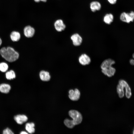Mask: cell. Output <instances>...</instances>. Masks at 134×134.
<instances>
[{"instance_id": "6da1fadb", "label": "cell", "mask_w": 134, "mask_h": 134, "mask_svg": "<svg viewBox=\"0 0 134 134\" xmlns=\"http://www.w3.org/2000/svg\"><path fill=\"white\" fill-rule=\"evenodd\" d=\"M115 62L111 58H108L104 60L101 64L100 68L102 72L109 77L113 76L116 72V69L112 66Z\"/></svg>"}, {"instance_id": "7a4b0ae2", "label": "cell", "mask_w": 134, "mask_h": 134, "mask_svg": "<svg viewBox=\"0 0 134 134\" xmlns=\"http://www.w3.org/2000/svg\"><path fill=\"white\" fill-rule=\"evenodd\" d=\"M68 113L73 119L70 120L66 119L64 120V124L67 128H73L75 125H78L81 122L82 117L81 113L79 111L75 110H71L69 111Z\"/></svg>"}, {"instance_id": "3957f363", "label": "cell", "mask_w": 134, "mask_h": 134, "mask_svg": "<svg viewBox=\"0 0 134 134\" xmlns=\"http://www.w3.org/2000/svg\"><path fill=\"white\" fill-rule=\"evenodd\" d=\"M0 54L3 58L9 62L15 61L19 56L18 53L10 47L2 48L0 50Z\"/></svg>"}, {"instance_id": "277c9868", "label": "cell", "mask_w": 134, "mask_h": 134, "mask_svg": "<svg viewBox=\"0 0 134 134\" xmlns=\"http://www.w3.org/2000/svg\"><path fill=\"white\" fill-rule=\"evenodd\" d=\"M120 19L122 21L126 23L132 22L134 19V12L133 11L129 13L123 12L121 14Z\"/></svg>"}, {"instance_id": "5b68a950", "label": "cell", "mask_w": 134, "mask_h": 134, "mask_svg": "<svg viewBox=\"0 0 134 134\" xmlns=\"http://www.w3.org/2000/svg\"><path fill=\"white\" fill-rule=\"evenodd\" d=\"M127 83L126 81L123 79H120L119 81L117 87V90L119 96L120 98L124 96V89Z\"/></svg>"}, {"instance_id": "8992f818", "label": "cell", "mask_w": 134, "mask_h": 134, "mask_svg": "<svg viewBox=\"0 0 134 134\" xmlns=\"http://www.w3.org/2000/svg\"><path fill=\"white\" fill-rule=\"evenodd\" d=\"M78 61L80 64L83 66L89 65L91 62L90 57L85 53L82 54L79 57Z\"/></svg>"}, {"instance_id": "52a82bcc", "label": "cell", "mask_w": 134, "mask_h": 134, "mask_svg": "<svg viewBox=\"0 0 134 134\" xmlns=\"http://www.w3.org/2000/svg\"><path fill=\"white\" fill-rule=\"evenodd\" d=\"M80 95V92L77 89H75L74 90H70L69 91V97L72 100H77L79 99Z\"/></svg>"}, {"instance_id": "ba28073f", "label": "cell", "mask_w": 134, "mask_h": 134, "mask_svg": "<svg viewBox=\"0 0 134 134\" xmlns=\"http://www.w3.org/2000/svg\"><path fill=\"white\" fill-rule=\"evenodd\" d=\"M73 45L75 46L80 45L82 43V38L78 34L75 33L73 34L71 37Z\"/></svg>"}, {"instance_id": "9c48e42d", "label": "cell", "mask_w": 134, "mask_h": 134, "mask_svg": "<svg viewBox=\"0 0 134 134\" xmlns=\"http://www.w3.org/2000/svg\"><path fill=\"white\" fill-rule=\"evenodd\" d=\"M35 32L34 28L30 26H26L24 29V34L25 36L28 38L32 37L34 35Z\"/></svg>"}, {"instance_id": "30bf717a", "label": "cell", "mask_w": 134, "mask_h": 134, "mask_svg": "<svg viewBox=\"0 0 134 134\" xmlns=\"http://www.w3.org/2000/svg\"><path fill=\"white\" fill-rule=\"evenodd\" d=\"M54 26L56 30L59 32L64 30L66 27L63 21L61 19L56 20L54 23Z\"/></svg>"}, {"instance_id": "8fae6325", "label": "cell", "mask_w": 134, "mask_h": 134, "mask_svg": "<svg viewBox=\"0 0 134 134\" xmlns=\"http://www.w3.org/2000/svg\"><path fill=\"white\" fill-rule=\"evenodd\" d=\"M15 121L18 124H22L26 122L28 118L24 115H18L15 116L14 117Z\"/></svg>"}, {"instance_id": "7c38bea8", "label": "cell", "mask_w": 134, "mask_h": 134, "mask_svg": "<svg viewBox=\"0 0 134 134\" xmlns=\"http://www.w3.org/2000/svg\"><path fill=\"white\" fill-rule=\"evenodd\" d=\"M39 75L40 79L44 81H48L51 78L49 72L45 70L41 71L39 73Z\"/></svg>"}, {"instance_id": "4fadbf2b", "label": "cell", "mask_w": 134, "mask_h": 134, "mask_svg": "<svg viewBox=\"0 0 134 134\" xmlns=\"http://www.w3.org/2000/svg\"><path fill=\"white\" fill-rule=\"evenodd\" d=\"M90 7L91 11L95 12L99 10L101 8V5L100 3L98 1H94L90 3Z\"/></svg>"}, {"instance_id": "5bb4252c", "label": "cell", "mask_w": 134, "mask_h": 134, "mask_svg": "<svg viewBox=\"0 0 134 134\" xmlns=\"http://www.w3.org/2000/svg\"><path fill=\"white\" fill-rule=\"evenodd\" d=\"M114 17L113 15L111 13L106 14L103 18V21L106 24L109 25L113 21Z\"/></svg>"}, {"instance_id": "9a60e30c", "label": "cell", "mask_w": 134, "mask_h": 134, "mask_svg": "<svg viewBox=\"0 0 134 134\" xmlns=\"http://www.w3.org/2000/svg\"><path fill=\"white\" fill-rule=\"evenodd\" d=\"M11 89L10 86L8 84L3 83L0 85V91L3 93H8Z\"/></svg>"}, {"instance_id": "2e32d148", "label": "cell", "mask_w": 134, "mask_h": 134, "mask_svg": "<svg viewBox=\"0 0 134 134\" xmlns=\"http://www.w3.org/2000/svg\"><path fill=\"white\" fill-rule=\"evenodd\" d=\"M20 34L18 32L13 31L10 34L11 39L13 41L16 42L18 41L20 39Z\"/></svg>"}, {"instance_id": "e0dca14e", "label": "cell", "mask_w": 134, "mask_h": 134, "mask_svg": "<svg viewBox=\"0 0 134 134\" xmlns=\"http://www.w3.org/2000/svg\"><path fill=\"white\" fill-rule=\"evenodd\" d=\"M34 124L33 122L27 123L25 126V129L26 131L30 134H33L35 132Z\"/></svg>"}, {"instance_id": "ac0fdd59", "label": "cell", "mask_w": 134, "mask_h": 134, "mask_svg": "<svg viewBox=\"0 0 134 134\" xmlns=\"http://www.w3.org/2000/svg\"><path fill=\"white\" fill-rule=\"evenodd\" d=\"M5 76L7 79L10 80L15 78L16 77V75L13 70H10L6 72Z\"/></svg>"}, {"instance_id": "d6986e66", "label": "cell", "mask_w": 134, "mask_h": 134, "mask_svg": "<svg viewBox=\"0 0 134 134\" xmlns=\"http://www.w3.org/2000/svg\"><path fill=\"white\" fill-rule=\"evenodd\" d=\"M8 66L5 63L2 62L0 63V71L2 72H5L8 70Z\"/></svg>"}, {"instance_id": "ffe728a7", "label": "cell", "mask_w": 134, "mask_h": 134, "mask_svg": "<svg viewBox=\"0 0 134 134\" xmlns=\"http://www.w3.org/2000/svg\"><path fill=\"white\" fill-rule=\"evenodd\" d=\"M3 134H13L14 133L10 129L7 128L3 130Z\"/></svg>"}, {"instance_id": "44dd1931", "label": "cell", "mask_w": 134, "mask_h": 134, "mask_svg": "<svg viewBox=\"0 0 134 134\" xmlns=\"http://www.w3.org/2000/svg\"><path fill=\"white\" fill-rule=\"evenodd\" d=\"M117 0H107L111 4H114L116 2Z\"/></svg>"}, {"instance_id": "7402d4cb", "label": "cell", "mask_w": 134, "mask_h": 134, "mask_svg": "<svg viewBox=\"0 0 134 134\" xmlns=\"http://www.w3.org/2000/svg\"><path fill=\"white\" fill-rule=\"evenodd\" d=\"M130 64L132 65H134V60L133 59H131L129 61Z\"/></svg>"}, {"instance_id": "603a6c76", "label": "cell", "mask_w": 134, "mask_h": 134, "mask_svg": "<svg viewBox=\"0 0 134 134\" xmlns=\"http://www.w3.org/2000/svg\"><path fill=\"white\" fill-rule=\"evenodd\" d=\"M34 1L36 2H38L40 1H41L43 2H45L47 0H34Z\"/></svg>"}, {"instance_id": "cb8c5ba5", "label": "cell", "mask_w": 134, "mask_h": 134, "mask_svg": "<svg viewBox=\"0 0 134 134\" xmlns=\"http://www.w3.org/2000/svg\"><path fill=\"white\" fill-rule=\"evenodd\" d=\"M28 133L26 132L23 131L21 132L20 134H28Z\"/></svg>"}, {"instance_id": "d4e9b609", "label": "cell", "mask_w": 134, "mask_h": 134, "mask_svg": "<svg viewBox=\"0 0 134 134\" xmlns=\"http://www.w3.org/2000/svg\"><path fill=\"white\" fill-rule=\"evenodd\" d=\"M2 41L1 39L0 38V46L2 44Z\"/></svg>"}]
</instances>
